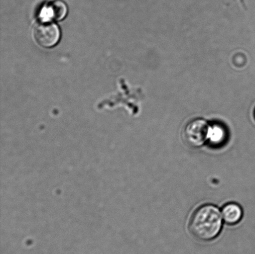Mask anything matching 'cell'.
Wrapping results in <instances>:
<instances>
[{
	"mask_svg": "<svg viewBox=\"0 0 255 254\" xmlns=\"http://www.w3.org/2000/svg\"><path fill=\"white\" fill-rule=\"evenodd\" d=\"M222 212L217 206L204 205L194 211L189 223V230L194 238L202 241L216 239L223 226Z\"/></svg>",
	"mask_w": 255,
	"mask_h": 254,
	"instance_id": "obj_1",
	"label": "cell"
},
{
	"mask_svg": "<svg viewBox=\"0 0 255 254\" xmlns=\"http://www.w3.org/2000/svg\"><path fill=\"white\" fill-rule=\"evenodd\" d=\"M209 124L204 119H192L186 124L182 136L185 143L191 148H199L206 143Z\"/></svg>",
	"mask_w": 255,
	"mask_h": 254,
	"instance_id": "obj_2",
	"label": "cell"
},
{
	"mask_svg": "<svg viewBox=\"0 0 255 254\" xmlns=\"http://www.w3.org/2000/svg\"><path fill=\"white\" fill-rule=\"evenodd\" d=\"M34 36L40 46L51 48L58 43L61 38V31L56 24L42 22L35 27Z\"/></svg>",
	"mask_w": 255,
	"mask_h": 254,
	"instance_id": "obj_3",
	"label": "cell"
},
{
	"mask_svg": "<svg viewBox=\"0 0 255 254\" xmlns=\"http://www.w3.org/2000/svg\"><path fill=\"white\" fill-rule=\"evenodd\" d=\"M228 139V132L222 124H209L206 143L212 148H220L226 144Z\"/></svg>",
	"mask_w": 255,
	"mask_h": 254,
	"instance_id": "obj_4",
	"label": "cell"
},
{
	"mask_svg": "<svg viewBox=\"0 0 255 254\" xmlns=\"http://www.w3.org/2000/svg\"><path fill=\"white\" fill-rule=\"evenodd\" d=\"M222 218L225 223L229 225H235L239 223L243 217V210L238 204L230 203L222 208Z\"/></svg>",
	"mask_w": 255,
	"mask_h": 254,
	"instance_id": "obj_5",
	"label": "cell"
},
{
	"mask_svg": "<svg viewBox=\"0 0 255 254\" xmlns=\"http://www.w3.org/2000/svg\"><path fill=\"white\" fill-rule=\"evenodd\" d=\"M46 14L48 17L56 21H61L67 13V7L64 2L61 0H56L49 2L46 7H44Z\"/></svg>",
	"mask_w": 255,
	"mask_h": 254,
	"instance_id": "obj_6",
	"label": "cell"
},
{
	"mask_svg": "<svg viewBox=\"0 0 255 254\" xmlns=\"http://www.w3.org/2000/svg\"></svg>",
	"mask_w": 255,
	"mask_h": 254,
	"instance_id": "obj_7",
	"label": "cell"
}]
</instances>
